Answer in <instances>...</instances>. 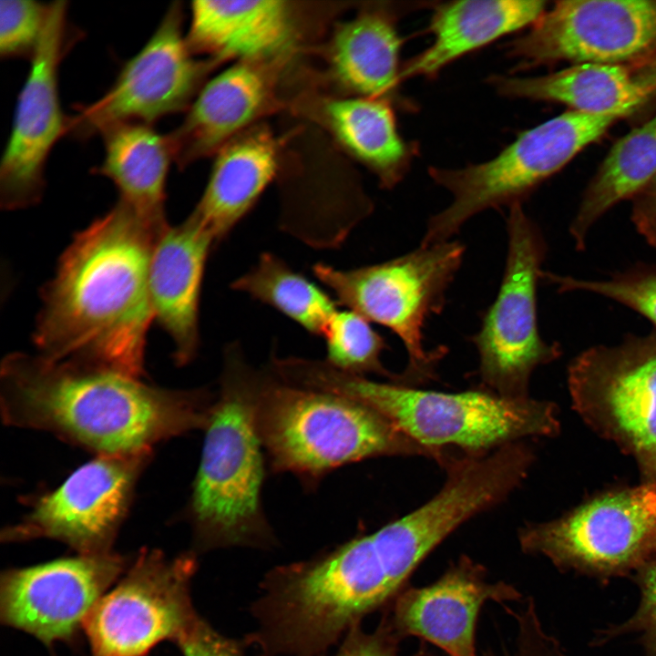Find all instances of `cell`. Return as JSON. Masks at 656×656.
<instances>
[{
    "mask_svg": "<svg viewBox=\"0 0 656 656\" xmlns=\"http://www.w3.org/2000/svg\"><path fill=\"white\" fill-rule=\"evenodd\" d=\"M158 235L118 200L74 236L42 290L33 335L40 355L140 377Z\"/></svg>",
    "mask_w": 656,
    "mask_h": 656,
    "instance_id": "1",
    "label": "cell"
},
{
    "mask_svg": "<svg viewBox=\"0 0 656 656\" xmlns=\"http://www.w3.org/2000/svg\"><path fill=\"white\" fill-rule=\"evenodd\" d=\"M209 396L40 354H10L1 368L6 424L49 431L100 455L150 451L163 439L204 429L213 403Z\"/></svg>",
    "mask_w": 656,
    "mask_h": 656,
    "instance_id": "2",
    "label": "cell"
},
{
    "mask_svg": "<svg viewBox=\"0 0 656 656\" xmlns=\"http://www.w3.org/2000/svg\"><path fill=\"white\" fill-rule=\"evenodd\" d=\"M255 373L239 343L226 346L189 507L202 551L276 543L261 505L265 466L255 417Z\"/></svg>",
    "mask_w": 656,
    "mask_h": 656,
    "instance_id": "3",
    "label": "cell"
},
{
    "mask_svg": "<svg viewBox=\"0 0 656 656\" xmlns=\"http://www.w3.org/2000/svg\"><path fill=\"white\" fill-rule=\"evenodd\" d=\"M255 417L272 471L292 473L309 487L368 458L420 456L439 463L444 456L365 404L286 382L269 367L255 373Z\"/></svg>",
    "mask_w": 656,
    "mask_h": 656,
    "instance_id": "4",
    "label": "cell"
},
{
    "mask_svg": "<svg viewBox=\"0 0 656 656\" xmlns=\"http://www.w3.org/2000/svg\"><path fill=\"white\" fill-rule=\"evenodd\" d=\"M297 379L306 387L365 404L436 452L485 453L527 438L552 437L560 429L554 403L508 398L483 387L459 393L423 390L376 382L311 359L299 365Z\"/></svg>",
    "mask_w": 656,
    "mask_h": 656,
    "instance_id": "5",
    "label": "cell"
},
{
    "mask_svg": "<svg viewBox=\"0 0 656 656\" xmlns=\"http://www.w3.org/2000/svg\"><path fill=\"white\" fill-rule=\"evenodd\" d=\"M465 251L463 243L450 240L419 245L399 257L354 269L320 262L313 265V272L333 293L338 305L400 338L408 356L400 374L401 384L416 387L436 378V367L447 352L446 346L428 351L424 329L432 315L443 311Z\"/></svg>",
    "mask_w": 656,
    "mask_h": 656,
    "instance_id": "6",
    "label": "cell"
},
{
    "mask_svg": "<svg viewBox=\"0 0 656 656\" xmlns=\"http://www.w3.org/2000/svg\"><path fill=\"white\" fill-rule=\"evenodd\" d=\"M620 118L570 109L519 133L487 161L458 169L429 167L430 178L450 192L452 201L428 220L420 245L450 241L469 219L486 210L522 203Z\"/></svg>",
    "mask_w": 656,
    "mask_h": 656,
    "instance_id": "7",
    "label": "cell"
},
{
    "mask_svg": "<svg viewBox=\"0 0 656 656\" xmlns=\"http://www.w3.org/2000/svg\"><path fill=\"white\" fill-rule=\"evenodd\" d=\"M518 538L525 554L560 571L604 584L632 578L656 558V484L604 491L559 518L525 525Z\"/></svg>",
    "mask_w": 656,
    "mask_h": 656,
    "instance_id": "8",
    "label": "cell"
},
{
    "mask_svg": "<svg viewBox=\"0 0 656 656\" xmlns=\"http://www.w3.org/2000/svg\"><path fill=\"white\" fill-rule=\"evenodd\" d=\"M507 217V254L497 295L470 337L479 365L481 387L508 398H527L532 373L561 354L558 343L539 333L537 287L543 276L547 244L522 203L510 206Z\"/></svg>",
    "mask_w": 656,
    "mask_h": 656,
    "instance_id": "9",
    "label": "cell"
},
{
    "mask_svg": "<svg viewBox=\"0 0 656 656\" xmlns=\"http://www.w3.org/2000/svg\"><path fill=\"white\" fill-rule=\"evenodd\" d=\"M568 385L581 419L634 458L642 482L656 484V330L585 350L569 366Z\"/></svg>",
    "mask_w": 656,
    "mask_h": 656,
    "instance_id": "10",
    "label": "cell"
},
{
    "mask_svg": "<svg viewBox=\"0 0 656 656\" xmlns=\"http://www.w3.org/2000/svg\"><path fill=\"white\" fill-rule=\"evenodd\" d=\"M196 570L194 554L140 552L86 620L90 655L147 656L162 641L176 643L200 616L190 595Z\"/></svg>",
    "mask_w": 656,
    "mask_h": 656,
    "instance_id": "11",
    "label": "cell"
},
{
    "mask_svg": "<svg viewBox=\"0 0 656 656\" xmlns=\"http://www.w3.org/2000/svg\"><path fill=\"white\" fill-rule=\"evenodd\" d=\"M183 16L180 2L171 3L109 88L95 101L76 106L67 119V135L87 140L118 125L153 126L189 108L213 63L193 57L183 35Z\"/></svg>",
    "mask_w": 656,
    "mask_h": 656,
    "instance_id": "12",
    "label": "cell"
},
{
    "mask_svg": "<svg viewBox=\"0 0 656 656\" xmlns=\"http://www.w3.org/2000/svg\"><path fill=\"white\" fill-rule=\"evenodd\" d=\"M528 28L505 46L516 72L630 62L656 55V0L559 1Z\"/></svg>",
    "mask_w": 656,
    "mask_h": 656,
    "instance_id": "13",
    "label": "cell"
},
{
    "mask_svg": "<svg viewBox=\"0 0 656 656\" xmlns=\"http://www.w3.org/2000/svg\"><path fill=\"white\" fill-rule=\"evenodd\" d=\"M83 36L68 18L67 2H51L49 15L18 95L0 165V204L8 210L36 204L48 156L67 135L58 88L59 67Z\"/></svg>",
    "mask_w": 656,
    "mask_h": 656,
    "instance_id": "14",
    "label": "cell"
},
{
    "mask_svg": "<svg viewBox=\"0 0 656 656\" xmlns=\"http://www.w3.org/2000/svg\"><path fill=\"white\" fill-rule=\"evenodd\" d=\"M128 564L109 551L8 569L0 581L1 621L47 646L72 643Z\"/></svg>",
    "mask_w": 656,
    "mask_h": 656,
    "instance_id": "15",
    "label": "cell"
},
{
    "mask_svg": "<svg viewBox=\"0 0 656 656\" xmlns=\"http://www.w3.org/2000/svg\"><path fill=\"white\" fill-rule=\"evenodd\" d=\"M149 452L99 455L38 498L19 524L3 532L4 538L57 539L79 554L111 551Z\"/></svg>",
    "mask_w": 656,
    "mask_h": 656,
    "instance_id": "16",
    "label": "cell"
},
{
    "mask_svg": "<svg viewBox=\"0 0 656 656\" xmlns=\"http://www.w3.org/2000/svg\"><path fill=\"white\" fill-rule=\"evenodd\" d=\"M535 454L524 441L485 453H452L441 466L446 480L427 502L384 526L408 556L422 561L470 518L502 503L525 480Z\"/></svg>",
    "mask_w": 656,
    "mask_h": 656,
    "instance_id": "17",
    "label": "cell"
},
{
    "mask_svg": "<svg viewBox=\"0 0 656 656\" xmlns=\"http://www.w3.org/2000/svg\"><path fill=\"white\" fill-rule=\"evenodd\" d=\"M487 574L483 565L462 555L435 582L406 587L384 617L402 639L420 638L448 656H478L476 629L483 605L488 600L505 605L522 598L513 585L489 582Z\"/></svg>",
    "mask_w": 656,
    "mask_h": 656,
    "instance_id": "18",
    "label": "cell"
},
{
    "mask_svg": "<svg viewBox=\"0 0 656 656\" xmlns=\"http://www.w3.org/2000/svg\"><path fill=\"white\" fill-rule=\"evenodd\" d=\"M280 61H237L201 87L182 122L167 134L179 168L217 153L273 108Z\"/></svg>",
    "mask_w": 656,
    "mask_h": 656,
    "instance_id": "19",
    "label": "cell"
},
{
    "mask_svg": "<svg viewBox=\"0 0 656 656\" xmlns=\"http://www.w3.org/2000/svg\"><path fill=\"white\" fill-rule=\"evenodd\" d=\"M214 247L210 233L190 215L180 224H168L152 249L149 287L154 320L171 338L177 364H189L199 350L201 285Z\"/></svg>",
    "mask_w": 656,
    "mask_h": 656,
    "instance_id": "20",
    "label": "cell"
},
{
    "mask_svg": "<svg viewBox=\"0 0 656 656\" xmlns=\"http://www.w3.org/2000/svg\"><path fill=\"white\" fill-rule=\"evenodd\" d=\"M436 2H387L364 7L340 24L329 44L330 68L337 82L353 96L382 98L405 111L417 108L399 90L400 17Z\"/></svg>",
    "mask_w": 656,
    "mask_h": 656,
    "instance_id": "21",
    "label": "cell"
},
{
    "mask_svg": "<svg viewBox=\"0 0 656 656\" xmlns=\"http://www.w3.org/2000/svg\"><path fill=\"white\" fill-rule=\"evenodd\" d=\"M487 82L506 97L626 118L656 97V55L625 63L578 64L537 77L492 75Z\"/></svg>",
    "mask_w": 656,
    "mask_h": 656,
    "instance_id": "22",
    "label": "cell"
},
{
    "mask_svg": "<svg viewBox=\"0 0 656 656\" xmlns=\"http://www.w3.org/2000/svg\"><path fill=\"white\" fill-rule=\"evenodd\" d=\"M296 15L287 1H194L185 37L192 54L213 63L284 59L297 44Z\"/></svg>",
    "mask_w": 656,
    "mask_h": 656,
    "instance_id": "23",
    "label": "cell"
},
{
    "mask_svg": "<svg viewBox=\"0 0 656 656\" xmlns=\"http://www.w3.org/2000/svg\"><path fill=\"white\" fill-rule=\"evenodd\" d=\"M542 0L436 2L427 31L432 44L402 63L401 81L435 78L448 65L494 41L530 27L546 11Z\"/></svg>",
    "mask_w": 656,
    "mask_h": 656,
    "instance_id": "24",
    "label": "cell"
},
{
    "mask_svg": "<svg viewBox=\"0 0 656 656\" xmlns=\"http://www.w3.org/2000/svg\"><path fill=\"white\" fill-rule=\"evenodd\" d=\"M281 143L266 127L252 126L217 153L194 217L216 246L253 208L280 169Z\"/></svg>",
    "mask_w": 656,
    "mask_h": 656,
    "instance_id": "25",
    "label": "cell"
},
{
    "mask_svg": "<svg viewBox=\"0 0 656 656\" xmlns=\"http://www.w3.org/2000/svg\"><path fill=\"white\" fill-rule=\"evenodd\" d=\"M316 117L338 143L391 190L408 173L418 145L400 134L395 106L382 98L352 96L318 102Z\"/></svg>",
    "mask_w": 656,
    "mask_h": 656,
    "instance_id": "26",
    "label": "cell"
},
{
    "mask_svg": "<svg viewBox=\"0 0 656 656\" xmlns=\"http://www.w3.org/2000/svg\"><path fill=\"white\" fill-rule=\"evenodd\" d=\"M104 157L93 169L116 186L118 201L157 233L168 225L165 219L166 183L173 160L167 134L153 126L123 124L107 130Z\"/></svg>",
    "mask_w": 656,
    "mask_h": 656,
    "instance_id": "27",
    "label": "cell"
},
{
    "mask_svg": "<svg viewBox=\"0 0 656 656\" xmlns=\"http://www.w3.org/2000/svg\"><path fill=\"white\" fill-rule=\"evenodd\" d=\"M656 175V115L620 138L587 186L569 232L585 247L592 226L620 201L632 199Z\"/></svg>",
    "mask_w": 656,
    "mask_h": 656,
    "instance_id": "28",
    "label": "cell"
},
{
    "mask_svg": "<svg viewBox=\"0 0 656 656\" xmlns=\"http://www.w3.org/2000/svg\"><path fill=\"white\" fill-rule=\"evenodd\" d=\"M231 287L274 308L315 336L323 335L338 310L334 298L272 252L261 253Z\"/></svg>",
    "mask_w": 656,
    "mask_h": 656,
    "instance_id": "29",
    "label": "cell"
},
{
    "mask_svg": "<svg viewBox=\"0 0 656 656\" xmlns=\"http://www.w3.org/2000/svg\"><path fill=\"white\" fill-rule=\"evenodd\" d=\"M322 336L326 345L324 361L333 368L360 376L375 374L400 384V374L387 370L381 361L387 348L385 340L359 313L338 309Z\"/></svg>",
    "mask_w": 656,
    "mask_h": 656,
    "instance_id": "30",
    "label": "cell"
},
{
    "mask_svg": "<svg viewBox=\"0 0 656 656\" xmlns=\"http://www.w3.org/2000/svg\"><path fill=\"white\" fill-rule=\"evenodd\" d=\"M561 292L602 295L639 313L656 327V266L641 264L606 280H582L547 273Z\"/></svg>",
    "mask_w": 656,
    "mask_h": 656,
    "instance_id": "31",
    "label": "cell"
},
{
    "mask_svg": "<svg viewBox=\"0 0 656 656\" xmlns=\"http://www.w3.org/2000/svg\"><path fill=\"white\" fill-rule=\"evenodd\" d=\"M51 3L35 0L0 2V55L2 58H30L41 39Z\"/></svg>",
    "mask_w": 656,
    "mask_h": 656,
    "instance_id": "32",
    "label": "cell"
},
{
    "mask_svg": "<svg viewBox=\"0 0 656 656\" xmlns=\"http://www.w3.org/2000/svg\"><path fill=\"white\" fill-rule=\"evenodd\" d=\"M640 591L633 614L620 623L597 631L592 645L600 646L625 635L636 634L644 656H656V558L632 576Z\"/></svg>",
    "mask_w": 656,
    "mask_h": 656,
    "instance_id": "33",
    "label": "cell"
},
{
    "mask_svg": "<svg viewBox=\"0 0 656 656\" xmlns=\"http://www.w3.org/2000/svg\"><path fill=\"white\" fill-rule=\"evenodd\" d=\"M402 640L383 616L372 632L364 630L361 623L351 628L333 656H400L399 644ZM424 655L421 651L413 656Z\"/></svg>",
    "mask_w": 656,
    "mask_h": 656,
    "instance_id": "34",
    "label": "cell"
},
{
    "mask_svg": "<svg viewBox=\"0 0 656 656\" xmlns=\"http://www.w3.org/2000/svg\"><path fill=\"white\" fill-rule=\"evenodd\" d=\"M182 656H245V638L236 640L215 630L199 616L176 642Z\"/></svg>",
    "mask_w": 656,
    "mask_h": 656,
    "instance_id": "35",
    "label": "cell"
}]
</instances>
